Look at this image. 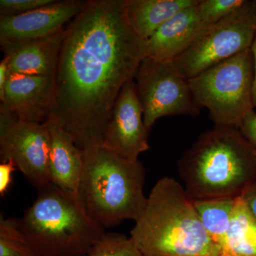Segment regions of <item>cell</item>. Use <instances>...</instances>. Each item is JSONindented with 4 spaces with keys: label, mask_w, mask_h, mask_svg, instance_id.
<instances>
[{
    "label": "cell",
    "mask_w": 256,
    "mask_h": 256,
    "mask_svg": "<svg viewBox=\"0 0 256 256\" xmlns=\"http://www.w3.org/2000/svg\"><path fill=\"white\" fill-rule=\"evenodd\" d=\"M256 34V1L245 3L226 18L207 26L173 62L190 79L252 48Z\"/></svg>",
    "instance_id": "obj_7"
},
{
    "label": "cell",
    "mask_w": 256,
    "mask_h": 256,
    "mask_svg": "<svg viewBox=\"0 0 256 256\" xmlns=\"http://www.w3.org/2000/svg\"><path fill=\"white\" fill-rule=\"evenodd\" d=\"M149 130L144 122L143 108L133 79L124 84L114 102L102 134V144L130 160L150 149Z\"/></svg>",
    "instance_id": "obj_10"
},
{
    "label": "cell",
    "mask_w": 256,
    "mask_h": 256,
    "mask_svg": "<svg viewBox=\"0 0 256 256\" xmlns=\"http://www.w3.org/2000/svg\"><path fill=\"white\" fill-rule=\"evenodd\" d=\"M255 154H256V150L255 149Z\"/></svg>",
    "instance_id": "obj_27"
},
{
    "label": "cell",
    "mask_w": 256,
    "mask_h": 256,
    "mask_svg": "<svg viewBox=\"0 0 256 256\" xmlns=\"http://www.w3.org/2000/svg\"><path fill=\"white\" fill-rule=\"evenodd\" d=\"M252 48L188 79L198 107L206 108L215 126L238 128L254 110Z\"/></svg>",
    "instance_id": "obj_6"
},
{
    "label": "cell",
    "mask_w": 256,
    "mask_h": 256,
    "mask_svg": "<svg viewBox=\"0 0 256 256\" xmlns=\"http://www.w3.org/2000/svg\"><path fill=\"white\" fill-rule=\"evenodd\" d=\"M79 198L88 215L104 228L142 214L146 170L140 160L118 156L98 144L82 150Z\"/></svg>",
    "instance_id": "obj_4"
},
{
    "label": "cell",
    "mask_w": 256,
    "mask_h": 256,
    "mask_svg": "<svg viewBox=\"0 0 256 256\" xmlns=\"http://www.w3.org/2000/svg\"><path fill=\"white\" fill-rule=\"evenodd\" d=\"M142 256H220L192 200L173 178H160L130 232Z\"/></svg>",
    "instance_id": "obj_3"
},
{
    "label": "cell",
    "mask_w": 256,
    "mask_h": 256,
    "mask_svg": "<svg viewBox=\"0 0 256 256\" xmlns=\"http://www.w3.org/2000/svg\"><path fill=\"white\" fill-rule=\"evenodd\" d=\"M85 2L55 0L25 14L0 16V43L36 40L60 31L82 11Z\"/></svg>",
    "instance_id": "obj_12"
},
{
    "label": "cell",
    "mask_w": 256,
    "mask_h": 256,
    "mask_svg": "<svg viewBox=\"0 0 256 256\" xmlns=\"http://www.w3.org/2000/svg\"><path fill=\"white\" fill-rule=\"evenodd\" d=\"M197 4L182 10L168 20L146 42V57L174 60L207 26L200 18Z\"/></svg>",
    "instance_id": "obj_15"
},
{
    "label": "cell",
    "mask_w": 256,
    "mask_h": 256,
    "mask_svg": "<svg viewBox=\"0 0 256 256\" xmlns=\"http://www.w3.org/2000/svg\"><path fill=\"white\" fill-rule=\"evenodd\" d=\"M66 28L48 36L16 42L0 43L12 74L56 76Z\"/></svg>",
    "instance_id": "obj_13"
},
{
    "label": "cell",
    "mask_w": 256,
    "mask_h": 256,
    "mask_svg": "<svg viewBox=\"0 0 256 256\" xmlns=\"http://www.w3.org/2000/svg\"><path fill=\"white\" fill-rule=\"evenodd\" d=\"M178 171L192 200H235L256 182L255 149L238 128L215 126L185 151Z\"/></svg>",
    "instance_id": "obj_2"
},
{
    "label": "cell",
    "mask_w": 256,
    "mask_h": 256,
    "mask_svg": "<svg viewBox=\"0 0 256 256\" xmlns=\"http://www.w3.org/2000/svg\"><path fill=\"white\" fill-rule=\"evenodd\" d=\"M220 256H256V220L242 196L236 200L226 244Z\"/></svg>",
    "instance_id": "obj_17"
},
{
    "label": "cell",
    "mask_w": 256,
    "mask_h": 256,
    "mask_svg": "<svg viewBox=\"0 0 256 256\" xmlns=\"http://www.w3.org/2000/svg\"><path fill=\"white\" fill-rule=\"evenodd\" d=\"M18 169L12 161L1 162L0 164V194L4 197L12 183V173Z\"/></svg>",
    "instance_id": "obj_23"
},
{
    "label": "cell",
    "mask_w": 256,
    "mask_h": 256,
    "mask_svg": "<svg viewBox=\"0 0 256 256\" xmlns=\"http://www.w3.org/2000/svg\"><path fill=\"white\" fill-rule=\"evenodd\" d=\"M146 44L124 0H88L66 28L56 73L53 114L84 150L102 144L114 102L146 58Z\"/></svg>",
    "instance_id": "obj_1"
},
{
    "label": "cell",
    "mask_w": 256,
    "mask_h": 256,
    "mask_svg": "<svg viewBox=\"0 0 256 256\" xmlns=\"http://www.w3.org/2000/svg\"><path fill=\"white\" fill-rule=\"evenodd\" d=\"M200 0H124L128 22L146 42L165 22Z\"/></svg>",
    "instance_id": "obj_16"
},
{
    "label": "cell",
    "mask_w": 256,
    "mask_h": 256,
    "mask_svg": "<svg viewBox=\"0 0 256 256\" xmlns=\"http://www.w3.org/2000/svg\"><path fill=\"white\" fill-rule=\"evenodd\" d=\"M238 129L249 144L256 150V112L254 109L246 114Z\"/></svg>",
    "instance_id": "obj_22"
},
{
    "label": "cell",
    "mask_w": 256,
    "mask_h": 256,
    "mask_svg": "<svg viewBox=\"0 0 256 256\" xmlns=\"http://www.w3.org/2000/svg\"><path fill=\"white\" fill-rule=\"evenodd\" d=\"M134 77L144 124L149 130L160 118L194 117L200 114L201 108L192 95L188 79L178 70L173 60L146 57Z\"/></svg>",
    "instance_id": "obj_8"
},
{
    "label": "cell",
    "mask_w": 256,
    "mask_h": 256,
    "mask_svg": "<svg viewBox=\"0 0 256 256\" xmlns=\"http://www.w3.org/2000/svg\"><path fill=\"white\" fill-rule=\"evenodd\" d=\"M50 131L45 122L34 124L21 120L1 104V162L12 161L38 191L52 184L50 170Z\"/></svg>",
    "instance_id": "obj_9"
},
{
    "label": "cell",
    "mask_w": 256,
    "mask_h": 256,
    "mask_svg": "<svg viewBox=\"0 0 256 256\" xmlns=\"http://www.w3.org/2000/svg\"><path fill=\"white\" fill-rule=\"evenodd\" d=\"M9 63L8 58L4 57L0 63V100H2L4 96L5 85L8 82L10 75Z\"/></svg>",
    "instance_id": "obj_25"
},
{
    "label": "cell",
    "mask_w": 256,
    "mask_h": 256,
    "mask_svg": "<svg viewBox=\"0 0 256 256\" xmlns=\"http://www.w3.org/2000/svg\"><path fill=\"white\" fill-rule=\"evenodd\" d=\"M0 100L21 120L43 124L56 105V76L10 73Z\"/></svg>",
    "instance_id": "obj_11"
},
{
    "label": "cell",
    "mask_w": 256,
    "mask_h": 256,
    "mask_svg": "<svg viewBox=\"0 0 256 256\" xmlns=\"http://www.w3.org/2000/svg\"><path fill=\"white\" fill-rule=\"evenodd\" d=\"M55 0H1L0 16H12L25 14L45 5L52 4Z\"/></svg>",
    "instance_id": "obj_21"
},
{
    "label": "cell",
    "mask_w": 256,
    "mask_h": 256,
    "mask_svg": "<svg viewBox=\"0 0 256 256\" xmlns=\"http://www.w3.org/2000/svg\"><path fill=\"white\" fill-rule=\"evenodd\" d=\"M0 256H37L18 218L0 216Z\"/></svg>",
    "instance_id": "obj_18"
},
{
    "label": "cell",
    "mask_w": 256,
    "mask_h": 256,
    "mask_svg": "<svg viewBox=\"0 0 256 256\" xmlns=\"http://www.w3.org/2000/svg\"><path fill=\"white\" fill-rule=\"evenodd\" d=\"M252 57H254V88H252V104L254 108H256V34L252 46Z\"/></svg>",
    "instance_id": "obj_26"
},
{
    "label": "cell",
    "mask_w": 256,
    "mask_h": 256,
    "mask_svg": "<svg viewBox=\"0 0 256 256\" xmlns=\"http://www.w3.org/2000/svg\"><path fill=\"white\" fill-rule=\"evenodd\" d=\"M84 256H142L130 237L106 233Z\"/></svg>",
    "instance_id": "obj_19"
},
{
    "label": "cell",
    "mask_w": 256,
    "mask_h": 256,
    "mask_svg": "<svg viewBox=\"0 0 256 256\" xmlns=\"http://www.w3.org/2000/svg\"><path fill=\"white\" fill-rule=\"evenodd\" d=\"M242 198L256 220V182L246 190Z\"/></svg>",
    "instance_id": "obj_24"
},
{
    "label": "cell",
    "mask_w": 256,
    "mask_h": 256,
    "mask_svg": "<svg viewBox=\"0 0 256 256\" xmlns=\"http://www.w3.org/2000/svg\"><path fill=\"white\" fill-rule=\"evenodd\" d=\"M44 122L50 134V170L52 184L79 198L84 166L82 150L76 146L54 114H50Z\"/></svg>",
    "instance_id": "obj_14"
},
{
    "label": "cell",
    "mask_w": 256,
    "mask_h": 256,
    "mask_svg": "<svg viewBox=\"0 0 256 256\" xmlns=\"http://www.w3.org/2000/svg\"><path fill=\"white\" fill-rule=\"evenodd\" d=\"M20 226L37 256H84L106 233L80 198L54 184L38 191Z\"/></svg>",
    "instance_id": "obj_5"
},
{
    "label": "cell",
    "mask_w": 256,
    "mask_h": 256,
    "mask_svg": "<svg viewBox=\"0 0 256 256\" xmlns=\"http://www.w3.org/2000/svg\"><path fill=\"white\" fill-rule=\"evenodd\" d=\"M246 0H200L198 13L206 26L226 18L245 3Z\"/></svg>",
    "instance_id": "obj_20"
}]
</instances>
